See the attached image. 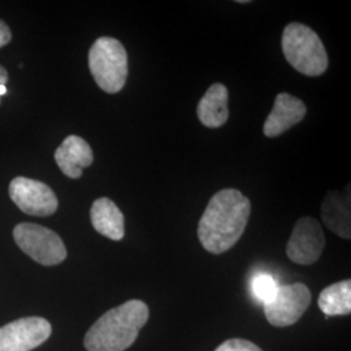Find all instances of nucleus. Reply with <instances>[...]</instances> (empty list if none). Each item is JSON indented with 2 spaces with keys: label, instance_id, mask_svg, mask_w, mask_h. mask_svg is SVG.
Wrapping results in <instances>:
<instances>
[{
  "label": "nucleus",
  "instance_id": "obj_19",
  "mask_svg": "<svg viewBox=\"0 0 351 351\" xmlns=\"http://www.w3.org/2000/svg\"><path fill=\"white\" fill-rule=\"evenodd\" d=\"M8 82V73H7V71L0 65V86L1 85H5ZM0 103H1V99H0Z\"/></svg>",
  "mask_w": 351,
  "mask_h": 351
},
{
  "label": "nucleus",
  "instance_id": "obj_10",
  "mask_svg": "<svg viewBox=\"0 0 351 351\" xmlns=\"http://www.w3.org/2000/svg\"><path fill=\"white\" fill-rule=\"evenodd\" d=\"M306 113L307 108L301 99L288 93L278 94L274 108L264 123V134L269 138L281 136L291 126L301 123Z\"/></svg>",
  "mask_w": 351,
  "mask_h": 351
},
{
  "label": "nucleus",
  "instance_id": "obj_9",
  "mask_svg": "<svg viewBox=\"0 0 351 351\" xmlns=\"http://www.w3.org/2000/svg\"><path fill=\"white\" fill-rule=\"evenodd\" d=\"M10 197L23 213L50 216L58 210V198L52 189L32 178L16 177L10 184Z\"/></svg>",
  "mask_w": 351,
  "mask_h": 351
},
{
  "label": "nucleus",
  "instance_id": "obj_6",
  "mask_svg": "<svg viewBox=\"0 0 351 351\" xmlns=\"http://www.w3.org/2000/svg\"><path fill=\"white\" fill-rule=\"evenodd\" d=\"M311 303V291L304 284L278 287L274 300L264 304V315L277 328L295 324Z\"/></svg>",
  "mask_w": 351,
  "mask_h": 351
},
{
  "label": "nucleus",
  "instance_id": "obj_18",
  "mask_svg": "<svg viewBox=\"0 0 351 351\" xmlns=\"http://www.w3.org/2000/svg\"><path fill=\"white\" fill-rule=\"evenodd\" d=\"M11 39H12V34H11L10 27L5 23H3L0 20V49L4 47L5 45H8L11 42Z\"/></svg>",
  "mask_w": 351,
  "mask_h": 351
},
{
  "label": "nucleus",
  "instance_id": "obj_3",
  "mask_svg": "<svg viewBox=\"0 0 351 351\" xmlns=\"http://www.w3.org/2000/svg\"><path fill=\"white\" fill-rule=\"evenodd\" d=\"M281 43L288 63L302 75L317 77L326 72V47L311 27L300 23L289 24L284 29Z\"/></svg>",
  "mask_w": 351,
  "mask_h": 351
},
{
  "label": "nucleus",
  "instance_id": "obj_17",
  "mask_svg": "<svg viewBox=\"0 0 351 351\" xmlns=\"http://www.w3.org/2000/svg\"><path fill=\"white\" fill-rule=\"evenodd\" d=\"M215 351H263L247 339H232L223 342Z\"/></svg>",
  "mask_w": 351,
  "mask_h": 351
},
{
  "label": "nucleus",
  "instance_id": "obj_15",
  "mask_svg": "<svg viewBox=\"0 0 351 351\" xmlns=\"http://www.w3.org/2000/svg\"><path fill=\"white\" fill-rule=\"evenodd\" d=\"M320 310L326 316L350 315L351 281L343 280L324 289L317 300Z\"/></svg>",
  "mask_w": 351,
  "mask_h": 351
},
{
  "label": "nucleus",
  "instance_id": "obj_2",
  "mask_svg": "<svg viewBox=\"0 0 351 351\" xmlns=\"http://www.w3.org/2000/svg\"><path fill=\"white\" fill-rule=\"evenodd\" d=\"M145 302L132 300L101 316L85 336L88 351H124L137 339L141 328L149 320Z\"/></svg>",
  "mask_w": 351,
  "mask_h": 351
},
{
  "label": "nucleus",
  "instance_id": "obj_8",
  "mask_svg": "<svg viewBox=\"0 0 351 351\" xmlns=\"http://www.w3.org/2000/svg\"><path fill=\"white\" fill-rule=\"evenodd\" d=\"M326 247L323 228L313 217H302L294 226L287 245V255L293 263L311 265L319 261Z\"/></svg>",
  "mask_w": 351,
  "mask_h": 351
},
{
  "label": "nucleus",
  "instance_id": "obj_7",
  "mask_svg": "<svg viewBox=\"0 0 351 351\" xmlns=\"http://www.w3.org/2000/svg\"><path fill=\"white\" fill-rule=\"evenodd\" d=\"M52 332L43 317H23L0 326V351H32L45 343Z\"/></svg>",
  "mask_w": 351,
  "mask_h": 351
},
{
  "label": "nucleus",
  "instance_id": "obj_1",
  "mask_svg": "<svg viewBox=\"0 0 351 351\" xmlns=\"http://www.w3.org/2000/svg\"><path fill=\"white\" fill-rule=\"evenodd\" d=\"M251 213L247 197L236 189L217 191L208 202L198 226L202 246L215 255L232 249L242 237Z\"/></svg>",
  "mask_w": 351,
  "mask_h": 351
},
{
  "label": "nucleus",
  "instance_id": "obj_16",
  "mask_svg": "<svg viewBox=\"0 0 351 351\" xmlns=\"http://www.w3.org/2000/svg\"><path fill=\"white\" fill-rule=\"evenodd\" d=\"M277 289L276 280L268 274H258L251 278V294L263 306L274 300Z\"/></svg>",
  "mask_w": 351,
  "mask_h": 351
},
{
  "label": "nucleus",
  "instance_id": "obj_20",
  "mask_svg": "<svg viewBox=\"0 0 351 351\" xmlns=\"http://www.w3.org/2000/svg\"><path fill=\"white\" fill-rule=\"evenodd\" d=\"M7 93V88H5V85H1L0 86V98L4 95Z\"/></svg>",
  "mask_w": 351,
  "mask_h": 351
},
{
  "label": "nucleus",
  "instance_id": "obj_11",
  "mask_svg": "<svg viewBox=\"0 0 351 351\" xmlns=\"http://www.w3.org/2000/svg\"><path fill=\"white\" fill-rule=\"evenodd\" d=\"M55 162L64 175L69 178H80L82 169L94 162L93 150L85 139L69 136L55 151Z\"/></svg>",
  "mask_w": 351,
  "mask_h": 351
},
{
  "label": "nucleus",
  "instance_id": "obj_4",
  "mask_svg": "<svg viewBox=\"0 0 351 351\" xmlns=\"http://www.w3.org/2000/svg\"><path fill=\"white\" fill-rule=\"evenodd\" d=\"M88 68L97 85L108 94H116L125 86L128 55L117 39L101 37L88 51Z\"/></svg>",
  "mask_w": 351,
  "mask_h": 351
},
{
  "label": "nucleus",
  "instance_id": "obj_12",
  "mask_svg": "<svg viewBox=\"0 0 351 351\" xmlns=\"http://www.w3.org/2000/svg\"><path fill=\"white\" fill-rule=\"evenodd\" d=\"M91 224L101 236L113 241L124 239L125 219L120 208L108 198H99L90 210Z\"/></svg>",
  "mask_w": 351,
  "mask_h": 351
},
{
  "label": "nucleus",
  "instance_id": "obj_14",
  "mask_svg": "<svg viewBox=\"0 0 351 351\" xmlns=\"http://www.w3.org/2000/svg\"><path fill=\"white\" fill-rule=\"evenodd\" d=\"M228 88L221 84H213L198 103V119L207 128H220L229 117Z\"/></svg>",
  "mask_w": 351,
  "mask_h": 351
},
{
  "label": "nucleus",
  "instance_id": "obj_5",
  "mask_svg": "<svg viewBox=\"0 0 351 351\" xmlns=\"http://www.w3.org/2000/svg\"><path fill=\"white\" fill-rule=\"evenodd\" d=\"M13 239L27 256L42 265H56L66 258L63 239L49 228L21 223L13 229Z\"/></svg>",
  "mask_w": 351,
  "mask_h": 351
},
{
  "label": "nucleus",
  "instance_id": "obj_13",
  "mask_svg": "<svg viewBox=\"0 0 351 351\" xmlns=\"http://www.w3.org/2000/svg\"><path fill=\"white\" fill-rule=\"evenodd\" d=\"M322 219L329 230L341 239H350V194L330 191L322 206Z\"/></svg>",
  "mask_w": 351,
  "mask_h": 351
}]
</instances>
